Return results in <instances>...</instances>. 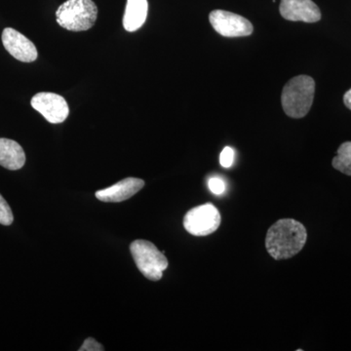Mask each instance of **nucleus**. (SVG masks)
Instances as JSON below:
<instances>
[{
	"instance_id": "nucleus-1",
	"label": "nucleus",
	"mask_w": 351,
	"mask_h": 351,
	"mask_svg": "<svg viewBox=\"0 0 351 351\" xmlns=\"http://www.w3.org/2000/svg\"><path fill=\"white\" fill-rule=\"evenodd\" d=\"M306 239V228L302 223L293 219H279L267 230L265 248L274 260H288L302 250Z\"/></svg>"
},
{
	"instance_id": "nucleus-2",
	"label": "nucleus",
	"mask_w": 351,
	"mask_h": 351,
	"mask_svg": "<svg viewBox=\"0 0 351 351\" xmlns=\"http://www.w3.org/2000/svg\"><path fill=\"white\" fill-rule=\"evenodd\" d=\"M315 92L313 78L299 75L289 80L283 88L281 103L284 112L292 119L306 117L313 106Z\"/></svg>"
},
{
	"instance_id": "nucleus-3",
	"label": "nucleus",
	"mask_w": 351,
	"mask_h": 351,
	"mask_svg": "<svg viewBox=\"0 0 351 351\" xmlns=\"http://www.w3.org/2000/svg\"><path fill=\"white\" fill-rule=\"evenodd\" d=\"M98 17V8L93 0H66L58 8V24L71 32L91 29Z\"/></svg>"
},
{
	"instance_id": "nucleus-4",
	"label": "nucleus",
	"mask_w": 351,
	"mask_h": 351,
	"mask_svg": "<svg viewBox=\"0 0 351 351\" xmlns=\"http://www.w3.org/2000/svg\"><path fill=\"white\" fill-rule=\"evenodd\" d=\"M130 251L138 269L145 278L152 281L162 278L163 272L169 265L164 252L159 251L152 242L143 239L135 240L130 245Z\"/></svg>"
},
{
	"instance_id": "nucleus-5",
	"label": "nucleus",
	"mask_w": 351,
	"mask_h": 351,
	"mask_svg": "<svg viewBox=\"0 0 351 351\" xmlns=\"http://www.w3.org/2000/svg\"><path fill=\"white\" fill-rule=\"evenodd\" d=\"M221 214L211 203L200 205L189 210L184 218L186 232L195 237H207L221 226Z\"/></svg>"
},
{
	"instance_id": "nucleus-6",
	"label": "nucleus",
	"mask_w": 351,
	"mask_h": 351,
	"mask_svg": "<svg viewBox=\"0 0 351 351\" xmlns=\"http://www.w3.org/2000/svg\"><path fill=\"white\" fill-rule=\"evenodd\" d=\"M209 21L215 31L226 38L248 36L254 31L250 21L228 11H212L209 15Z\"/></svg>"
},
{
	"instance_id": "nucleus-7",
	"label": "nucleus",
	"mask_w": 351,
	"mask_h": 351,
	"mask_svg": "<svg viewBox=\"0 0 351 351\" xmlns=\"http://www.w3.org/2000/svg\"><path fill=\"white\" fill-rule=\"evenodd\" d=\"M31 105L50 123H62L69 117L68 103L60 95L41 92L32 97Z\"/></svg>"
},
{
	"instance_id": "nucleus-8",
	"label": "nucleus",
	"mask_w": 351,
	"mask_h": 351,
	"mask_svg": "<svg viewBox=\"0 0 351 351\" xmlns=\"http://www.w3.org/2000/svg\"><path fill=\"white\" fill-rule=\"evenodd\" d=\"M2 43L7 52L21 62L32 63L38 59L36 45L24 34L12 27H6L2 32Z\"/></svg>"
},
{
	"instance_id": "nucleus-9",
	"label": "nucleus",
	"mask_w": 351,
	"mask_h": 351,
	"mask_svg": "<svg viewBox=\"0 0 351 351\" xmlns=\"http://www.w3.org/2000/svg\"><path fill=\"white\" fill-rule=\"evenodd\" d=\"M279 11L284 19L293 22L316 23L321 19L320 9L313 0H281Z\"/></svg>"
},
{
	"instance_id": "nucleus-10",
	"label": "nucleus",
	"mask_w": 351,
	"mask_h": 351,
	"mask_svg": "<svg viewBox=\"0 0 351 351\" xmlns=\"http://www.w3.org/2000/svg\"><path fill=\"white\" fill-rule=\"evenodd\" d=\"M145 186V181L138 178H126L110 188L96 193L97 199L103 202H122L131 198Z\"/></svg>"
},
{
	"instance_id": "nucleus-11",
	"label": "nucleus",
	"mask_w": 351,
	"mask_h": 351,
	"mask_svg": "<svg viewBox=\"0 0 351 351\" xmlns=\"http://www.w3.org/2000/svg\"><path fill=\"white\" fill-rule=\"evenodd\" d=\"M25 163L24 149L17 142L0 138V165L8 170H19Z\"/></svg>"
},
{
	"instance_id": "nucleus-12",
	"label": "nucleus",
	"mask_w": 351,
	"mask_h": 351,
	"mask_svg": "<svg viewBox=\"0 0 351 351\" xmlns=\"http://www.w3.org/2000/svg\"><path fill=\"white\" fill-rule=\"evenodd\" d=\"M149 12L147 0H127L125 13L123 17L124 29L134 32L144 25Z\"/></svg>"
},
{
	"instance_id": "nucleus-13",
	"label": "nucleus",
	"mask_w": 351,
	"mask_h": 351,
	"mask_svg": "<svg viewBox=\"0 0 351 351\" xmlns=\"http://www.w3.org/2000/svg\"><path fill=\"white\" fill-rule=\"evenodd\" d=\"M332 165L343 174L351 176V142L341 145L337 152V156L332 159Z\"/></svg>"
},
{
	"instance_id": "nucleus-14",
	"label": "nucleus",
	"mask_w": 351,
	"mask_h": 351,
	"mask_svg": "<svg viewBox=\"0 0 351 351\" xmlns=\"http://www.w3.org/2000/svg\"><path fill=\"white\" fill-rule=\"evenodd\" d=\"M13 221L12 210L4 199L3 196L0 195V223L3 226H10Z\"/></svg>"
},
{
	"instance_id": "nucleus-15",
	"label": "nucleus",
	"mask_w": 351,
	"mask_h": 351,
	"mask_svg": "<svg viewBox=\"0 0 351 351\" xmlns=\"http://www.w3.org/2000/svg\"><path fill=\"white\" fill-rule=\"evenodd\" d=\"M234 161V151L230 147H226L219 156V163L223 168L232 167Z\"/></svg>"
},
{
	"instance_id": "nucleus-16",
	"label": "nucleus",
	"mask_w": 351,
	"mask_h": 351,
	"mask_svg": "<svg viewBox=\"0 0 351 351\" xmlns=\"http://www.w3.org/2000/svg\"><path fill=\"white\" fill-rule=\"evenodd\" d=\"M208 186H209L210 191L214 193V195H223L226 191V184L223 180L219 179V178H212V179L209 180V182H208Z\"/></svg>"
},
{
	"instance_id": "nucleus-17",
	"label": "nucleus",
	"mask_w": 351,
	"mask_h": 351,
	"mask_svg": "<svg viewBox=\"0 0 351 351\" xmlns=\"http://www.w3.org/2000/svg\"><path fill=\"white\" fill-rule=\"evenodd\" d=\"M105 350L104 346L99 343L96 339L93 338H88L85 339L84 343L82 348H80V351H103Z\"/></svg>"
},
{
	"instance_id": "nucleus-18",
	"label": "nucleus",
	"mask_w": 351,
	"mask_h": 351,
	"mask_svg": "<svg viewBox=\"0 0 351 351\" xmlns=\"http://www.w3.org/2000/svg\"><path fill=\"white\" fill-rule=\"evenodd\" d=\"M343 103H345L346 108L351 110V89L348 90L345 96H343Z\"/></svg>"
}]
</instances>
